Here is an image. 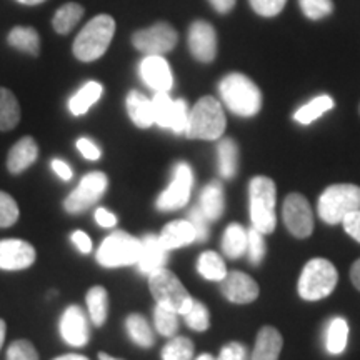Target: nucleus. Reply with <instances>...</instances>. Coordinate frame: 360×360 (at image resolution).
Instances as JSON below:
<instances>
[{"mask_svg":"<svg viewBox=\"0 0 360 360\" xmlns=\"http://www.w3.org/2000/svg\"><path fill=\"white\" fill-rule=\"evenodd\" d=\"M220 97L229 110L240 117H254L262 107V94L257 85L242 74H229L219 85Z\"/></svg>","mask_w":360,"mask_h":360,"instance_id":"1","label":"nucleus"},{"mask_svg":"<svg viewBox=\"0 0 360 360\" xmlns=\"http://www.w3.org/2000/svg\"><path fill=\"white\" fill-rule=\"evenodd\" d=\"M277 202V188L272 179L254 177L249 186V204H250V220L252 227L257 229L259 232L272 233L277 225L276 214Z\"/></svg>","mask_w":360,"mask_h":360,"instance_id":"2","label":"nucleus"},{"mask_svg":"<svg viewBox=\"0 0 360 360\" xmlns=\"http://www.w3.org/2000/svg\"><path fill=\"white\" fill-rule=\"evenodd\" d=\"M115 20L107 13L94 17L74 40V56L82 62L101 58L114 39Z\"/></svg>","mask_w":360,"mask_h":360,"instance_id":"3","label":"nucleus"},{"mask_svg":"<svg viewBox=\"0 0 360 360\" xmlns=\"http://www.w3.org/2000/svg\"><path fill=\"white\" fill-rule=\"evenodd\" d=\"M225 114L217 98L202 97L188 112L186 135L188 139L200 141H217L225 132Z\"/></svg>","mask_w":360,"mask_h":360,"instance_id":"4","label":"nucleus"},{"mask_svg":"<svg viewBox=\"0 0 360 360\" xmlns=\"http://www.w3.org/2000/svg\"><path fill=\"white\" fill-rule=\"evenodd\" d=\"M317 210L326 224H342L349 214L360 210V187L352 184H335L327 187L319 197Z\"/></svg>","mask_w":360,"mask_h":360,"instance_id":"5","label":"nucleus"},{"mask_svg":"<svg viewBox=\"0 0 360 360\" xmlns=\"http://www.w3.org/2000/svg\"><path fill=\"white\" fill-rule=\"evenodd\" d=\"M337 281H339V276H337L334 264L328 262L327 259L317 257L305 264L297 290L304 300L314 302V300H322L330 295L337 287Z\"/></svg>","mask_w":360,"mask_h":360,"instance_id":"6","label":"nucleus"},{"mask_svg":"<svg viewBox=\"0 0 360 360\" xmlns=\"http://www.w3.org/2000/svg\"><path fill=\"white\" fill-rule=\"evenodd\" d=\"M148 289L157 304L174 310L179 315H186L192 307L193 299L188 295L177 276H174L167 269L162 267L148 276Z\"/></svg>","mask_w":360,"mask_h":360,"instance_id":"7","label":"nucleus"},{"mask_svg":"<svg viewBox=\"0 0 360 360\" xmlns=\"http://www.w3.org/2000/svg\"><path fill=\"white\" fill-rule=\"evenodd\" d=\"M141 238L129 236L127 232L115 231L103 238L97 250V262L103 267H124V265L137 264L141 257Z\"/></svg>","mask_w":360,"mask_h":360,"instance_id":"8","label":"nucleus"},{"mask_svg":"<svg viewBox=\"0 0 360 360\" xmlns=\"http://www.w3.org/2000/svg\"><path fill=\"white\" fill-rule=\"evenodd\" d=\"M107 186H109V179H107L105 174L90 172L84 175L77 188L72 191L64 202L65 212L75 215L89 210L90 207L102 199V195L107 191Z\"/></svg>","mask_w":360,"mask_h":360,"instance_id":"9","label":"nucleus"},{"mask_svg":"<svg viewBox=\"0 0 360 360\" xmlns=\"http://www.w3.org/2000/svg\"><path fill=\"white\" fill-rule=\"evenodd\" d=\"M282 217L285 227L297 238H307L314 231V215L302 193H289L283 200Z\"/></svg>","mask_w":360,"mask_h":360,"instance_id":"10","label":"nucleus"},{"mask_svg":"<svg viewBox=\"0 0 360 360\" xmlns=\"http://www.w3.org/2000/svg\"><path fill=\"white\" fill-rule=\"evenodd\" d=\"M177 40L179 35L174 27L165 24V22H160V24L135 32L132 44L137 51L147 53V56H162V53L172 51L177 45Z\"/></svg>","mask_w":360,"mask_h":360,"instance_id":"11","label":"nucleus"},{"mask_svg":"<svg viewBox=\"0 0 360 360\" xmlns=\"http://www.w3.org/2000/svg\"><path fill=\"white\" fill-rule=\"evenodd\" d=\"M154 105V119L155 124L164 129L174 130L175 134H186L188 124V107L187 102L179 98L172 101L167 92H157L152 98Z\"/></svg>","mask_w":360,"mask_h":360,"instance_id":"12","label":"nucleus"},{"mask_svg":"<svg viewBox=\"0 0 360 360\" xmlns=\"http://www.w3.org/2000/svg\"><path fill=\"white\" fill-rule=\"evenodd\" d=\"M192 184V169L188 167L186 162H180L174 170V180L157 199V209L162 210V212H172V210L182 209L191 199Z\"/></svg>","mask_w":360,"mask_h":360,"instance_id":"13","label":"nucleus"},{"mask_svg":"<svg viewBox=\"0 0 360 360\" xmlns=\"http://www.w3.org/2000/svg\"><path fill=\"white\" fill-rule=\"evenodd\" d=\"M188 49L195 60L210 64L217 56V34L205 20H197L188 30Z\"/></svg>","mask_w":360,"mask_h":360,"instance_id":"14","label":"nucleus"},{"mask_svg":"<svg viewBox=\"0 0 360 360\" xmlns=\"http://www.w3.org/2000/svg\"><path fill=\"white\" fill-rule=\"evenodd\" d=\"M220 290L225 299L233 304H250L259 297L257 282L238 270L227 272V276L220 281Z\"/></svg>","mask_w":360,"mask_h":360,"instance_id":"15","label":"nucleus"},{"mask_svg":"<svg viewBox=\"0 0 360 360\" xmlns=\"http://www.w3.org/2000/svg\"><path fill=\"white\" fill-rule=\"evenodd\" d=\"M60 334L72 347H84L90 339V328L87 315L79 305H70L65 309L60 319Z\"/></svg>","mask_w":360,"mask_h":360,"instance_id":"16","label":"nucleus"},{"mask_svg":"<svg viewBox=\"0 0 360 360\" xmlns=\"http://www.w3.org/2000/svg\"><path fill=\"white\" fill-rule=\"evenodd\" d=\"M35 262V249L19 238L0 240V269L24 270Z\"/></svg>","mask_w":360,"mask_h":360,"instance_id":"17","label":"nucleus"},{"mask_svg":"<svg viewBox=\"0 0 360 360\" xmlns=\"http://www.w3.org/2000/svg\"><path fill=\"white\" fill-rule=\"evenodd\" d=\"M141 77L155 92H169L174 85L170 67L162 56H147L141 62Z\"/></svg>","mask_w":360,"mask_h":360,"instance_id":"18","label":"nucleus"},{"mask_svg":"<svg viewBox=\"0 0 360 360\" xmlns=\"http://www.w3.org/2000/svg\"><path fill=\"white\" fill-rule=\"evenodd\" d=\"M142 249L141 257L137 260L139 270L146 276H150L152 272L162 269L167 262V249L160 244V238L154 233H147L141 238Z\"/></svg>","mask_w":360,"mask_h":360,"instance_id":"19","label":"nucleus"},{"mask_svg":"<svg viewBox=\"0 0 360 360\" xmlns=\"http://www.w3.org/2000/svg\"><path fill=\"white\" fill-rule=\"evenodd\" d=\"M39 146L32 137H24L11 148L7 157V169L8 172L17 175L22 174L25 169L37 160Z\"/></svg>","mask_w":360,"mask_h":360,"instance_id":"20","label":"nucleus"},{"mask_svg":"<svg viewBox=\"0 0 360 360\" xmlns=\"http://www.w3.org/2000/svg\"><path fill=\"white\" fill-rule=\"evenodd\" d=\"M160 244L167 250L180 249L197 240V233L191 220H174L165 225L160 232Z\"/></svg>","mask_w":360,"mask_h":360,"instance_id":"21","label":"nucleus"},{"mask_svg":"<svg viewBox=\"0 0 360 360\" xmlns=\"http://www.w3.org/2000/svg\"><path fill=\"white\" fill-rule=\"evenodd\" d=\"M283 345L281 332L276 327L265 326L259 330L252 360H278Z\"/></svg>","mask_w":360,"mask_h":360,"instance_id":"22","label":"nucleus"},{"mask_svg":"<svg viewBox=\"0 0 360 360\" xmlns=\"http://www.w3.org/2000/svg\"><path fill=\"white\" fill-rule=\"evenodd\" d=\"M127 112L130 120L141 129H148L155 124L154 119V105L150 98H147L143 94L132 90L127 96Z\"/></svg>","mask_w":360,"mask_h":360,"instance_id":"23","label":"nucleus"},{"mask_svg":"<svg viewBox=\"0 0 360 360\" xmlns=\"http://www.w3.org/2000/svg\"><path fill=\"white\" fill-rule=\"evenodd\" d=\"M200 210L209 220H219L222 217L225 209V199H224V188L222 184L215 182L209 184L200 193Z\"/></svg>","mask_w":360,"mask_h":360,"instance_id":"24","label":"nucleus"},{"mask_svg":"<svg viewBox=\"0 0 360 360\" xmlns=\"http://www.w3.org/2000/svg\"><path fill=\"white\" fill-rule=\"evenodd\" d=\"M102 92H103V87L98 82L90 80V82L85 84L79 92H75L74 96L70 97L69 109L72 114L74 115L87 114L90 107H92L94 103L102 97Z\"/></svg>","mask_w":360,"mask_h":360,"instance_id":"25","label":"nucleus"},{"mask_svg":"<svg viewBox=\"0 0 360 360\" xmlns=\"http://www.w3.org/2000/svg\"><path fill=\"white\" fill-rule=\"evenodd\" d=\"M85 300H87L89 317L94 326H103L107 321V314H109V294H107V290L101 285L92 287L87 292Z\"/></svg>","mask_w":360,"mask_h":360,"instance_id":"26","label":"nucleus"},{"mask_svg":"<svg viewBox=\"0 0 360 360\" xmlns=\"http://www.w3.org/2000/svg\"><path fill=\"white\" fill-rule=\"evenodd\" d=\"M222 250L229 259H238L247 252V231L240 224H231L224 232Z\"/></svg>","mask_w":360,"mask_h":360,"instance_id":"27","label":"nucleus"},{"mask_svg":"<svg viewBox=\"0 0 360 360\" xmlns=\"http://www.w3.org/2000/svg\"><path fill=\"white\" fill-rule=\"evenodd\" d=\"M20 120V105L8 89L0 87V130L7 132L17 127Z\"/></svg>","mask_w":360,"mask_h":360,"instance_id":"28","label":"nucleus"},{"mask_svg":"<svg viewBox=\"0 0 360 360\" xmlns=\"http://www.w3.org/2000/svg\"><path fill=\"white\" fill-rule=\"evenodd\" d=\"M8 44L17 51L30 53V56H39L40 52V37L37 30L32 27H15L8 34Z\"/></svg>","mask_w":360,"mask_h":360,"instance_id":"29","label":"nucleus"},{"mask_svg":"<svg viewBox=\"0 0 360 360\" xmlns=\"http://www.w3.org/2000/svg\"><path fill=\"white\" fill-rule=\"evenodd\" d=\"M125 327H127L129 337L132 339V342H135V344L139 345V347L148 349L154 345L155 342L154 332H152V328L146 321V317H142L141 314L129 315L127 321H125Z\"/></svg>","mask_w":360,"mask_h":360,"instance_id":"30","label":"nucleus"},{"mask_svg":"<svg viewBox=\"0 0 360 360\" xmlns=\"http://www.w3.org/2000/svg\"><path fill=\"white\" fill-rule=\"evenodd\" d=\"M219 172L224 179L236 177L238 167V148L232 139H224L219 142Z\"/></svg>","mask_w":360,"mask_h":360,"instance_id":"31","label":"nucleus"},{"mask_svg":"<svg viewBox=\"0 0 360 360\" xmlns=\"http://www.w3.org/2000/svg\"><path fill=\"white\" fill-rule=\"evenodd\" d=\"M347 339H349V323L345 319L335 317L332 319L327 328V339L326 345L328 354L339 355L347 347Z\"/></svg>","mask_w":360,"mask_h":360,"instance_id":"32","label":"nucleus"},{"mask_svg":"<svg viewBox=\"0 0 360 360\" xmlns=\"http://www.w3.org/2000/svg\"><path fill=\"white\" fill-rule=\"evenodd\" d=\"M82 15H84V7L79 6V4H75V2H69V4H65V6H62L56 12V15H53V20H52V25H53V29H56L57 34L65 35L79 24L80 19H82Z\"/></svg>","mask_w":360,"mask_h":360,"instance_id":"33","label":"nucleus"},{"mask_svg":"<svg viewBox=\"0 0 360 360\" xmlns=\"http://www.w3.org/2000/svg\"><path fill=\"white\" fill-rule=\"evenodd\" d=\"M332 107H334V101H332L330 97L319 96V97H315L314 101H310L309 103H305V105L300 107V109L295 112L294 119L299 124L309 125V124H312L315 119H319V117L330 110Z\"/></svg>","mask_w":360,"mask_h":360,"instance_id":"34","label":"nucleus"},{"mask_svg":"<svg viewBox=\"0 0 360 360\" xmlns=\"http://www.w3.org/2000/svg\"><path fill=\"white\" fill-rule=\"evenodd\" d=\"M197 269H199L200 276L207 278V281L220 282L225 276H227L225 262L219 254H215V252H204L199 257V262H197Z\"/></svg>","mask_w":360,"mask_h":360,"instance_id":"35","label":"nucleus"},{"mask_svg":"<svg viewBox=\"0 0 360 360\" xmlns=\"http://www.w3.org/2000/svg\"><path fill=\"white\" fill-rule=\"evenodd\" d=\"M177 312L170 310L167 307H162L157 304L154 310V323L157 332L164 337H174L179 330V317Z\"/></svg>","mask_w":360,"mask_h":360,"instance_id":"36","label":"nucleus"},{"mask_svg":"<svg viewBox=\"0 0 360 360\" xmlns=\"http://www.w3.org/2000/svg\"><path fill=\"white\" fill-rule=\"evenodd\" d=\"M193 344L187 337H174L162 349V360H192Z\"/></svg>","mask_w":360,"mask_h":360,"instance_id":"37","label":"nucleus"},{"mask_svg":"<svg viewBox=\"0 0 360 360\" xmlns=\"http://www.w3.org/2000/svg\"><path fill=\"white\" fill-rule=\"evenodd\" d=\"M184 319H186L187 326L195 332H204L210 326L209 310H207L204 304L197 302V300H193L192 307L188 309V312L186 315H184Z\"/></svg>","mask_w":360,"mask_h":360,"instance_id":"38","label":"nucleus"},{"mask_svg":"<svg viewBox=\"0 0 360 360\" xmlns=\"http://www.w3.org/2000/svg\"><path fill=\"white\" fill-rule=\"evenodd\" d=\"M247 254H249V262L252 265H259L265 255L264 233L254 227L247 231Z\"/></svg>","mask_w":360,"mask_h":360,"instance_id":"39","label":"nucleus"},{"mask_svg":"<svg viewBox=\"0 0 360 360\" xmlns=\"http://www.w3.org/2000/svg\"><path fill=\"white\" fill-rule=\"evenodd\" d=\"M19 220V207L12 195L0 191V229L12 227Z\"/></svg>","mask_w":360,"mask_h":360,"instance_id":"40","label":"nucleus"},{"mask_svg":"<svg viewBox=\"0 0 360 360\" xmlns=\"http://www.w3.org/2000/svg\"><path fill=\"white\" fill-rule=\"evenodd\" d=\"M299 4L304 15L312 20L323 19V17L330 15L332 11H334L332 0H299Z\"/></svg>","mask_w":360,"mask_h":360,"instance_id":"41","label":"nucleus"},{"mask_svg":"<svg viewBox=\"0 0 360 360\" xmlns=\"http://www.w3.org/2000/svg\"><path fill=\"white\" fill-rule=\"evenodd\" d=\"M7 360H39V354L29 340H15L7 350Z\"/></svg>","mask_w":360,"mask_h":360,"instance_id":"42","label":"nucleus"},{"mask_svg":"<svg viewBox=\"0 0 360 360\" xmlns=\"http://www.w3.org/2000/svg\"><path fill=\"white\" fill-rule=\"evenodd\" d=\"M287 0H250V6L259 15L262 17H274L285 6Z\"/></svg>","mask_w":360,"mask_h":360,"instance_id":"43","label":"nucleus"},{"mask_svg":"<svg viewBox=\"0 0 360 360\" xmlns=\"http://www.w3.org/2000/svg\"><path fill=\"white\" fill-rule=\"evenodd\" d=\"M188 220H191V224L193 225V229H195V233H197V240L199 242H204L207 237H209V222L210 220L205 217L204 212L200 210V207H193L191 210V214H188Z\"/></svg>","mask_w":360,"mask_h":360,"instance_id":"44","label":"nucleus"},{"mask_svg":"<svg viewBox=\"0 0 360 360\" xmlns=\"http://www.w3.org/2000/svg\"><path fill=\"white\" fill-rule=\"evenodd\" d=\"M217 360H247V349L238 342H231L220 350Z\"/></svg>","mask_w":360,"mask_h":360,"instance_id":"45","label":"nucleus"},{"mask_svg":"<svg viewBox=\"0 0 360 360\" xmlns=\"http://www.w3.org/2000/svg\"><path fill=\"white\" fill-rule=\"evenodd\" d=\"M77 148L80 150V154H82L87 160H98L102 155L101 148H98L96 143L90 141V139H85V137L79 139Z\"/></svg>","mask_w":360,"mask_h":360,"instance_id":"46","label":"nucleus"},{"mask_svg":"<svg viewBox=\"0 0 360 360\" xmlns=\"http://www.w3.org/2000/svg\"><path fill=\"white\" fill-rule=\"evenodd\" d=\"M342 224H344L345 232L352 238H355V240L360 242V210L349 214L347 217L342 220Z\"/></svg>","mask_w":360,"mask_h":360,"instance_id":"47","label":"nucleus"},{"mask_svg":"<svg viewBox=\"0 0 360 360\" xmlns=\"http://www.w3.org/2000/svg\"><path fill=\"white\" fill-rule=\"evenodd\" d=\"M70 238L72 242H74V245L77 247L82 254H90V252H92V240H90V237L85 232L75 231L72 233Z\"/></svg>","mask_w":360,"mask_h":360,"instance_id":"48","label":"nucleus"},{"mask_svg":"<svg viewBox=\"0 0 360 360\" xmlns=\"http://www.w3.org/2000/svg\"><path fill=\"white\" fill-rule=\"evenodd\" d=\"M96 222L101 225V227H105V229H110V227H115L117 224V217L112 212H109L107 209H101L96 210Z\"/></svg>","mask_w":360,"mask_h":360,"instance_id":"49","label":"nucleus"},{"mask_svg":"<svg viewBox=\"0 0 360 360\" xmlns=\"http://www.w3.org/2000/svg\"><path fill=\"white\" fill-rule=\"evenodd\" d=\"M52 169H53V172H56L62 180H70L72 179V169L65 164L64 160L53 159L52 160Z\"/></svg>","mask_w":360,"mask_h":360,"instance_id":"50","label":"nucleus"},{"mask_svg":"<svg viewBox=\"0 0 360 360\" xmlns=\"http://www.w3.org/2000/svg\"><path fill=\"white\" fill-rule=\"evenodd\" d=\"M209 2L219 13L231 12L233 6H236V0H209Z\"/></svg>","mask_w":360,"mask_h":360,"instance_id":"51","label":"nucleus"},{"mask_svg":"<svg viewBox=\"0 0 360 360\" xmlns=\"http://www.w3.org/2000/svg\"><path fill=\"white\" fill-rule=\"evenodd\" d=\"M350 278H352L355 289L360 290V259L352 265V269H350Z\"/></svg>","mask_w":360,"mask_h":360,"instance_id":"52","label":"nucleus"},{"mask_svg":"<svg viewBox=\"0 0 360 360\" xmlns=\"http://www.w3.org/2000/svg\"><path fill=\"white\" fill-rule=\"evenodd\" d=\"M53 360H89V359L84 357V355H79V354H65V355H60V357H57Z\"/></svg>","mask_w":360,"mask_h":360,"instance_id":"53","label":"nucleus"},{"mask_svg":"<svg viewBox=\"0 0 360 360\" xmlns=\"http://www.w3.org/2000/svg\"><path fill=\"white\" fill-rule=\"evenodd\" d=\"M6 330H7V326H6V322H4L2 319H0V349H2V345H4V340H6Z\"/></svg>","mask_w":360,"mask_h":360,"instance_id":"54","label":"nucleus"},{"mask_svg":"<svg viewBox=\"0 0 360 360\" xmlns=\"http://www.w3.org/2000/svg\"><path fill=\"white\" fill-rule=\"evenodd\" d=\"M17 2L25 4V6H39V4L45 2V0H17Z\"/></svg>","mask_w":360,"mask_h":360,"instance_id":"55","label":"nucleus"},{"mask_svg":"<svg viewBox=\"0 0 360 360\" xmlns=\"http://www.w3.org/2000/svg\"><path fill=\"white\" fill-rule=\"evenodd\" d=\"M195 360H217V359H214L210 354H202V355H199V357H197Z\"/></svg>","mask_w":360,"mask_h":360,"instance_id":"56","label":"nucleus"},{"mask_svg":"<svg viewBox=\"0 0 360 360\" xmlns=\"http://www.w3.org/2000/svg\"><path fill=\"white\" fill-rule=\"evenodd\" d=\"M98 360H120V359H114V357H110V355L101 352L98 354Z\"/></svg>","mask_w":360,"mask_h":360,"instance_id":"57","label":"nucleus"}]
</instances>
